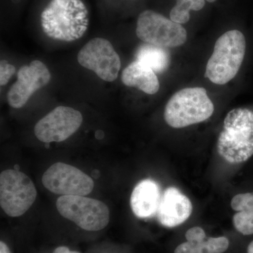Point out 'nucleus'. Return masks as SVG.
Returning <instances> with one entry per match:
<instances>
[{
	"label": "nucleus",
	"mask_w": 253,
	"mask_h": 253,
	"mask_svg": "<svg viewBox=\"0 0 253 253\" xmlns=\"http://www.w3.org/2000/svg\"><path fill=\"white\" fill-rule=\"evenodd\" d=\"M41 18L44 34L55 41H77L89 26V12L81 0H51Z\"/></svg>",
	"instance_id": "obj_1"
},
{
	"label": "nucleus",
	"mask_w": 253,
	"mask_h": 253,
	"mask_svg": "<svg viewBox=\"0 0 253 253\" xmlns=\"http://www.w3.org/2000/svg\"><path fill=\"white\" fill-rule=\"evenodd\" d=\"M217 151L231 164H241L253 157V111L239 108L228 113L218 138Z\"/></svg>",
	"instance_id": "obj_2"
},
{
	"label": "nucleus",
	"mask_w": 253,
	"mask_h": 253,
	"mask_svg": "<svg viewBox=\"0 0 253 253\" xmlns=\"http://www.w3.org/2000/svg\"><path fill=\"white\" fill-rule=\"evenodd\" d=\"M246 42L241 31L232 30L218 38L208 60L205 76L214 84H225L239 73L245 54Z\"/></svg>",
	"instance_id": "obj_3"
},
{
	"label": "nucleus",
	"mask_w": 253,
	"mask_h": 253,
	"mask_svg": "<svg viewBox=\"0 0 253 253\" xmlns=\"http://www.w3.org/2000/svg\"><path fill=\"white\" fill-rule=\"evenodd\" d=\"M214 110L206 89L185 88L176 92L168 101L164 118L172 127H185L206 121L212 116Z\"/></svg>",
	"instance_id": "obj_4"
},
{
	"label": "nucleus",
	"mask_w": 253,
	"mask_h": 253,
	"mask_svg": "<svg viewBox=\"0 0 253 253\" xmlns=\"http://www.w3.org/2000/svg\"><path fill=\"white\" fill-rule=\"evenodd\" d=\"M136 33L145 44L163 48L177 47L187 41V32L181 24L152 10L139 14Z\"/></svg>",
	"instance_id": "obj_5"
},
{
	"label": "nucleus",
	"mask_w": 253,
	"mask_h": 253,
	"mask_svg": "<svg viewBox=\"0 0 253 253\" xmlns=\"http://www.w3.org/2000/svg\"><path fill=\"white\" fill-rule=\"evenodd\" d=\"M56 208L62 217L86 231H97L109 224V208L99 200L82 196H61Z\"/></svg>",
	"instance_id": "obj_6"
},
{
	"label": "nucleus",
	"mask_w": 253,
	"mask_h": 253,
	"mask_svg": "<svg viewBox=\"0 0 253 253\" xmlns=\"http://www.w3.org/2000/svg\"><path fill=\"white\" fill-rule=\"evenodd\" d=\"M36 186L29 176L16 169H8L0 174V206L9 217L25 214L36 201Z\"/></svg>",
	"instance_id": "obj_7"
},
{
	"label": "nucleus",
	"mask_w": 253,
	"mask_h": 253,
	"mask_svg": "<svg viewBox=\"0 0 253 253\" xmlns=\"http://www.w3.org/2000/svg\"><path fill=\"white\" fill-rule=\"evenodd\" d=\"M78 61L106 82L116 81L121 68L119 55L112 44L104 38H94L88 42L78 53Z\"/></svg>",
	"instance_id": "obj_8"
},
{
	"label": "nucleus",
	"mask_w": 253,
	"mask_h": 253,
	"mask_svg": "<svg viewBox=\"0 0 253 253\" xmlns=\"http://www.w3.org/2000/svg\"><path fill=\"white\" fill-rule=\"evenodd\" d=\"M42 181L46 189L61 196H86L94 186L90 176L74 166L60 162L46 169Z\"/></svg>",
	"instance_id": "obj_9"
},
{
	"label": "nucleus",
	"mask_w": 253,
	"mask_h": 253,
	"mask_svg": "<svg viewBox=\"0 0 253 253\" xmlns=\"http://www.w3.org/2000/svg\"><path fill=\"white\" fill-rule=\"evenodd\" d=\"M83 121V116L77 110L58 106L36 123L35 134L42 142H61L78 131Z\"/></svg>",
	"instance_id": "obj_10"
},
{
	"label": "nucleus",
	"mask_w": 253,
	"mask_h": 253,
	"mask_svg": "<svg viewBox=\"0 0 253 253\" xmlns=\"http://www.w3.org/2000/svg\"><path fill=\"white\" fill-rule=\"evenodd\" d=\"M51 74L42 61L35 60L29 65L20 68L17 81L10 88L7 94L8 103L14 109H21L28 101L32 95L41 88L47 85Z\"/></svg>",
	"instance_id": "obj_11"
},
{
	"label": "nucleus",
	"mask_w": 253,
	"mask_h": 253,
	"mask_svg": "<svg viewBox=\"0 0 253 253\" xmlns=\"http://www.w3.org/2000/svg\"><path fill=\"white\" fill-rule=\"evenodd\" d=\"M191 201L175 187L168 188L161 197L157 211L158 221L166 227L180 225L191 216Z\"/></svg>",
	"instance_id": "obj_12"
},
{
	"label": "nucleus",
	"mask_w": 253,
	"mask_h": 253,
	"mask_svg": "<svg viewBox=\"0 0 253 253\" xmlns=\"http://www.w3.org/2000/svg\"><path fill=\"white\" fill-rule=\"evenodd\" d=\"M161 197V188L158 183L152 179H144L134 187L131 193V210L136 217H153L157 214Z\"/></svg>",
	"instance_id": "obj_13"
},
{
	"label": "nucleus",
	"mask_w": 253,
	"mask_h": 253,
	"mask_svg": "<svg viewBox=\"0 0 253 253\" xmlns=\"http://www.w3.org/2000/svg\"><path fill=\"white\" fill-rule=\"evenodd\" d=\"M185 236L187 242L178 246L174 253H223L229 246V240L224 236L205 241L206 233L199 226L189 229Z\"/></svg>",
	"instance_id": "obj_14"
},
{
	"label": "nucleus",
	"mask_w": 253,
	"mask_h": 253,
	"mask_svg": "<svg viewBox=\"0 0 253 253\" xmlns=\"http://www.w3.org/2000/svg\"><path fill=\"white\" fill-rule=\"evenodd\" d=\"M121 80L125 85L137 88L148 94H156L160 89L159 81L154 70L137 60L123 70Z\"/></svg>",
	"instance_id": "obj_15"
},
{
	"label": "nucleus",
	"mask_w": 253,
	"mask_h": 253,
	"mask_svg": "<svg viewBox=\"0 0 253 253\" xmlns=\"http://www.w3.org/2000/svg\"><path fill=\"white\" fill-rule=\"evenodd\" d=\"M137 61L147 65L155 73L167 71L170 64V55L166 48L145 44L139 46L136 53Z\"/></svg>",
	"instance_id": "obj_16"
},
{
	"label": "nucleus",
	"mask_w": 253,
	"mask_h": 253,
	"mask_svg": "<svg viewBox=\"0 0 253 253\" xmlns=\"http://www.w3.org/2000/svg\"><path fill=\"white\" fill-rule=\"evenodd\" d=\"M205 4V0H176L175 6L169 13V17L174 22L184 24L190 20V11H200Z\"/></svg>",
	"instance_id": "obj_17"
},
{
	"label": "nucleus",
	"mask_w": 253,
	"mask_h": 253,
	"mask_svg": "<svg viewBox=\"0 0 253 253\" xmlns=\"http://www.w3.org/2000/svg\"><path fill=\"white\" fill-rule=\"evenodd\" d=\"M233 223L236 230L244 236L253 234V213L240 211L234 214Z\"/></svg>",
	"instance_id": "obj_18"
},
{
	"label": "nucleus",
	"mask_w": 253,
	"mask_h": 253,
	"mask_svg": "<svg viewBox=\"0 0 253 253\" xmlns=\"http://www.w3.org/2000/svg\"><path fill=\"white\" fill-rule=\"evenodd\" d=\"M231 206L236 212L253 213V191L236 195L231 200Z\"/></svg>",
	"instance_id": "obj_19"
},
{
	"label": "nucleus",
	"mask_w": 253,
	"mask_h": 253,
	"mask_svg": "<svg viewBox=\"0 0 253 253\" xmlns=\"http://www.w3.org/2000/svg\"><path fill=\"white\" fill-rule=\"evenodd\" d=\"M16 73V68L13 65L10 64L6 61L0 62V84L4 86L7 84L11 76Z\"/></svg>",
	"instance_id": "obj_20"
},
{
	"label": "nucleus",
	"mask_w": 253,
	"mask_h": 253,
	"mask_svg": "<svg viewBox=\"0 0 253 253\" xmlns=\"http://www.w3.org/2000/svg\"><path fill=\"white\" fill-rule=\"evenodd\" d=\"M54 253H81L78 252V251H70L69 249L67 247H65V246H61V247L57 248V249H55L54 251Z\"/></svg>",
	"instance_id": "obj_21"
},
{
	"label": "nucleus",
	"mask_w": 253,
	"mask_h": 253,
	"mask_svg": "<svg viewBox=\"0 0 253 253\" xmlns=\"http://www.w3.org/2000/svg\"><path fill=\"white\" fill-rule=\"evenodd\" d=\"M0 253H11L9 247L3 241L0 242Z\"/></svg>",
	"instance_id": "obj_22"
},
{
	"label": "nucleus",
	"mask_w": 253,
	"mask_h": 253,
	"mask_svg": "<svg viewBox=\"0 0 253 253\" xmlns=\"http://www.w3.org/2000/svg\"><path fill=\"white\" fill-rule=\"evenodd\" d=\"M247 253H253V240L248 246Z\"/></svg>",
	"instance_id": "obj_23"
},
{
	"label": "nucleus",
	"mask_w": 253,
	"mask_h": 253,
	"mask_svg": "<svg viewBox=\"0 0 253 253\" xmlns=\"http://www.w3.org/2000/svg\"><path fill=\"white\" fill-rule=\"evenodd\" d=\"M206 1H208V2L212 3L214 2V1H215L216 0H206Z\"/></svg>",
	"instance_id": "obj_24"
}]
</instances>
